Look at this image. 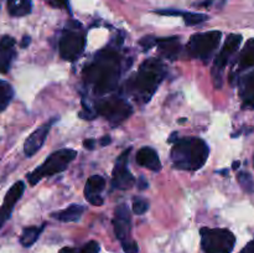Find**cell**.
<instances>
[{
  "label": "cell",
  "instance_id": "cell-19",
  "mask_svg": "<svg viewBox=\"0 0 254 253\" xmlns=\"http://www.w3.org/2000/svg\"><path fill=\"white\" fill-rule=\"evenodd\" d=\"M238 66H240V69H247L254 67V39L248 40L246 46L243 47Z\"/></svg>",
  "mask_w": 254,
  "mask_h": 253
},
{
  "label": "cell",
  "instance_id": "cell-16",
  "mask_svg": "<svg viewBox=\"0 0 254 253\" xmlns=\"http://www.w3.org/2000/svg\"><path fill=\"white\" fill-rule=\"evenodd\" d=\"M136 163L139 165L148 168L153 171H159L161 169V163L159 160L158 153L150 146H143L136 153Z\"/></svg>",
  "mask_w": 254,
  "mask_h": 253
},
{
  "label": "cell",
  "instance_id": "cell-25",
  "mask_svg": "<svg viewBox=\"0 0 254 253\" xmlns=\"http://www.w3.org/2000/svg\"><path fill=\"white\" fill-rule=\"evenodd\" d=\"M183 16H184V20H185V24L189 25V26L198 25L208 19L207 15L200 14V12H183Z\"/></svg>",
  "mask_w": 254,
  "mask_h": 253
},
{
  "label": "cell",
  "instance_id": "cell-40",
  "mask_svg": "<svg viewBox=\"0 0 254 253\" xmlns=\"http://www.w3.org/2000/svg\"><path fill=\"white\" fill-rule=\"evenodd\" d=\"M240 164H241L240 161H235V163H233V165H232V168L236 170V169H238V166H240Z\"/></svg>",
  "mask_w": 254,
  "mask_h": 253
},
{
  "label": "cell",
  "instance_id": "cell-4",
  "mask_svg": "<svg viewBox=\"0 0 254 253\" xmlns=\"http://www.w3.org/2000/svg\"><path fill=\"white\" fill-rule=\"evenodd\" d=\"M76 156L77 151L73 149H60V150L52 153L40 168L27 174V180H29L30 185H36L45 176H52L55 174L64 171Z\"/></svg>",
  "mask_w": 254,
  "mask_h": 253
},
{
  "label": "cell",
  "instance_id": "cell-27",
  "mask_svg": "<svg viewBox=\"0 0 254 253\" xmlns=\"http://www.w3.org/2000/svg\"><path fill=\"white\" fill-rule=\"evenodd\" d=\"M99 243L96 241H91V242L86 243L81 250H76L74 253H99Z\"/></svg>",
  "mask_w": 254,
  "mask_h": 253
},
{
  "label": "cell",
  "instance_id": "cell-15",
  "mask_svg": "<svg viewBox=\"0 0 254 253\" xmlns=\"http://www.w3.org/2000/svg\"><path fill=\"white\" fill-rule=\"evenodd\" d=\"M240 96L243 108L254 109V71L246 74L240 82Z\"/></svg>",
  "mask_w": 254,
  "mask_h": 253
},
{
  "label": "cell",
  "instance_id": "cell-22",
  "mask_svg": "<svg viewBox=\"0 0 254 253\" xmlns=\"http://www.w3.org/2000/svg\"><path fill=\"white\" fill-rule=\"evenodd\" d=\"M12 94H14V91L11 86L7 82L0 79V112H2L9 106L12 99Z\"/></svg>",
  "mask_w": 254,
  "mask_h": 253
},
{
  "label": "cell",
  "instance_id": "cell-32",
  "mask_svg": "<svg viewBox=\"0 0 254 253\" xmlns=\"http://www.w3.org/2000/svg\"><path fill=\"white\" fill-rule=\"evenodd\" d=\"M83 145L86 149H89V150H93L94 145H96V140L94 139H87V140L83 141Z\"/></svg>",
  "mask_w": 254,
  "mask_h": 253
},
{
  "label": "cell",
  "instance_id": "cell-12",
  "mask_svg": "<svg viewBox=\"0 0 254 253\" xmlns=\"http://www.w3.org/2000/svg\"><path fill=\"white\" fill-rule=\"evenodd\" d=\"M25 191V183L24 181H17L14 185L10 188V190L7 191L6 195H5L4 202H2L1 207H0V228L5 225L7 220L11 216L12 210H14V206L17 201L20 200V197L22 196Z\"/></svg>",
  "mask_w": 254,
  "mask_h": 253
},
{
  "label": "cell",
  "instance_id": "cell-20",
  "mask_svg": "<svg viewBox=\"0 0 254 253\" xmlns=\"http://www.w3.org/2000/svg\"><path fill=\"white\" fill-rule=\"evenodd\" d=\"M106 180L101 175H92L87 180L86 188H84V197L93 195H101V191L104 190Z\"/></svg>",
  "mask_w": 254,
  "mask_h": 253
},
{
  "label": "cell",
  "instance_id": "cell-33",
  "mask_svg": "<svg viewBox=\"0 0 254 253\" xmlns=\"http://www.w3.org/2000/svg\"><path fill=\"white\" fill-rule=\"evenodd\" d=\"M240 253H254V240L252 241V242L248 243V245L246 246V247L243 248Z\"/></svg>",
  "mask_w": 254,
  "mask_h": 253
},
{
  "label": "cell",
  "instance_id": "cell-37",
  "mask_svg": "<svg viewBox=\"0 0 254 253\" xmlns=\"http://www.w3.org/2000/svg\"><path fill=\"white\" fill-rule=\"evenodd\" d=\"M55 1L57 2V5H59V6L66 7V9H68V6H69L68 0H55Z\"/></svg>",
  "mask_w": 254,
  "mask_h": 253
},
{
  "label": "cell",
  "instance_id": "cell-36",
  "mask_svg": "<svg viewBox=\"0 0 254 253\" xmlns=\"http://www.w3.org/2000/svg\"><path fill=\"white\" fill-rule=\"evenodd\" d=\"M138 186L140 190H144V189L148 188V181H146L145 179L141 176V178H139V180H138Z\"/></svg>",
  "mask_w": 254,
  "mask_h": 253
},
{
  "label": "cell",
  "instance_id": "cell-10",
  "mask_svg": "<svg viewBox=\"0 0 254 253\" xmlns=\"http://www.w3.org/2000/svg\"><path fill=\"white\" fill-rule=\"evenodd\" d=\"M131 148L124 150L121 155L118 156L116 161V166L112 174V186L119 190H128L135 184V179L131 175L128 169L129 154H130Z\"/></svg>",
  "mask_w": 254,
  "mask_h": 253
},
{
  "label": "cell",
  "instance_id": "cell-1",
  "mask_svg": "<svg viewBox=\"0 0 254 253\" xmlns=\"http://www.w3.org/2000/svg\"><path fill=\"white\" fill-rule=\"evenodd\" d=\"M121 76V56L113 49H104L83 71L84 81L93 86L97 94H106L114 89Z\"/></svg>",
  "mask_w": 254,
  "mask_h": 253
},
{
  "label": "cell",
  "instance_id": "cell-34",
  "mask_svg": "<svg viewBox=\"0 0 254 253\" xmlns=\"http://www.w3.org/2000/svg\"><path fill=\"white\" fill-rule=\"evenodd\" d=\"M30 44H31V37H30V36H27V35H25V36L22 37V40H21V44H20V46H21L22 49H26V47L29 46Z\"/></svg>",
  "mask_w": 254,
  "mask_h": 253
},
{
  "label": "cell",
  "instance_id": "cell-29",
  "mask_svg": "<svg viewBox=\"0 0 254 253\" xmlns=\"http://www.w3.org/2000/svg\"><path fill=\"white\" fill-rule=\"evenodd\" d=\"M15 46V40L10 36H2L0 39V51L5 50H12Z\"/></svg>",
  "mask_w": 254,
  "mask_h": 253
},
{
  "label": "cell",
  "instance_id": "cell-26",
  "mask_svg": "<svg viewBox=\"0 0 254 253\" xmlns=\"http://www.w3.org/2000/svg\"><path fill=\"white\" fill-rule=\"evenodd\" d=\"M149 203L143 198H135L133 201V211L136 215H144L148 211Z\"/></svg>",
  "mask_w": 254,
  "mask_h": 253
},
{
  "label": "cell",
  "instance_id": "cell-9",
  "mask_svg": "<svg viewBox=\"0 0 254 253\" xmlns=\"http://www.w3.org/2000/svg\"><path fill=\"white\" fill-rule=\"evenodd\" d=\"M86 46V37L82 32L64 30L60 39V56L66 61H76Z\"/></svg>",
  "mask_w": 254,
  "mask_h": 253
},
{
  "label": "cell",
  "instance_id": "cell-2",
  "mask_svg": "<svg viewBox=\"0 0 254 253\" xmlns=\"http://www.w3.org/2000/svg\"><path fill=\"white\" fill-rule=\"evenodd\" d=\"M165 76V67L158 59H149L139 67V71L131 76L126 84L129 93L134 94L135 98L146 103L151 99L158 89V86Z\"/></svg>",
  "mask_w": 254,
  "mask_h": 253
},
{
  "label": "cell",
  "instance_id": "cell-13",
  "mask_svg": "<svg viewBox=\"0 0 254 253\" xmlns=\"http://www.w3.org/2000/svg\"><path fill=\"white\" fill-rule=\"evenodd\" d=\"M56 121H57V118L50 119L47 123L42 124L39 129H36V130H35L34 133H32L31 135L26 139V141H25V144H24L25 155L29 156L30 158V156H32L34 154H36L37 151L41 149V146L44 145L45 140H46V136H47V134H49L50 129H51V126H54V123Z\"/></svg>",
  "mask_w": 254,
  "mask_h": 253
},
{
  "label": "cell",
  "instance_id": "cell-7",
  "mask_svg": "<svg viewBox=\"0 0 254 253\" xmlns=\"http://www.w3.org/2000/svg\"><path fill=\"white\" fill-rule=\"evenodd\" d=\"M96 113L106 117L113 126H118L133 113V108L124 98L113 96L99 101L96 104Z\"/></svg>",
  "mask_w": 254,
  "mask_h": 253
},
{
  "label": "cell",
  "instance_id": "cell-31",
  "mask_svg": "<svg viewBox=\"0 0 254 253\" xmlns=\"http://www.w3.org/2000/svg\"><path fill=\"white\" fill-rule=\"evenodd\" d=\"M78 116H79V118H82V119H88V121H91V119L96 118V113H94V112H92L89 107H86V106H84L83 111L79 112Z\"/></svg>",
  "mask_w": 254,
  "mask_h": 253
},
{
  "label": "cell",
  "instance_id": "cell-21",
  "mask_svg": "<svg viewBox=\"0 0 254 253\" xmlns=\"http://www.w3.org/2000/svg\"><path fill=\"white\" fill-rule=\"evenodd\" d=\"M45 226H32V227H26L21 233V237H20V243H21L24 247H31L35 242L37 241V238L40 237L41 232L44 231Z\"/></svg>",
  "mask_w": 254,
  "mask_h": 253
},
{
  "label": "cell",
  "instance_id": "cell-17",
  "mask_svg": "<svg viewBox=\"0 0 254 253\" xmlns=\"http://www.w3.org/2000/svg\"><path fill=\"white\" fill-rule=\"evenodd\" d=\"M84 212V206L77 205V203H72L68 207L64 210L57 211V212L52 213V217L56 220L61 221V222H77L79 221L81 216Z\"/></svg>",
  "mask_w": 254,
  "mask_h": 253
},
{
  "label": "cell",
  "instance_id": "cell-18",
  "mask_svg": "<svg viewBox=\"0 0 254 253\" xmlns=\"http://www.w3.org/2000/svg\"><path fill=\"white\" fill-rule=\"evenodd\" d=\"M31 9V0H7V11L11 16L21 17L29 15Z\"/></svg>",
  "mask_w": 254,
  "mask_h": 253
},
{
  "label": "cell",
  "instance_id": "cell-6",
  "mask_svg": "<svg viewBox=\"0 0 254 253\" xmlns=\"http://www.w3.org/2000/svg\"><path fill=\"white\" fill-rule=\"evenodd\" d=\"M221 37H222L221 31H208L192 35L188 46L189 54L195 59L208 62L220 45Z\"/></svg>",
  "mask_w": 254,
  "mask_h": 253
},
{
  "label": "cell",
  "instance_id": "cell-3",
  "mask_svg": "<svg viewBox=\"0 0 254 253\" xmlns=\"http://www.w3.org/2000/svg\"><path fill=\"white\" fill-rule=\"evenodd\" d=\"M210 149L205 140L196 136L178 139L171 149L174 166L180 170H198L207 161Z\"/></svg>",
  "mask_w": 254,
  "mask_h": 253
},
{
  "label": "cell",
  "instance_id": "cell-30",
  "mask_svg": "<svg viewBox=\"0 0 254 253\" xmlns=\"http://www.w3.org/2000/svg\"><path fill=\"white\" fill-rule=\"evenodd\" d=\"M140 46H143L144 50H150L156 45V37L154 36H145L139 41Z\"/></svg>",
  "mask_w": 254,
  "mask_h": 253
},
{
  "label": "cell",
  "instance_id": "cell-24",
  "mask_svg": "<svg viewBox=\"0 0 254 253\" xmlns=\"http://www.w3.org/2000/svg\"><path fill=\"white\" fill-rule=\"evenodd\" d=\"M237 179L243 190L247 191V192H254V180L250 173H247V171H241V173H238Z\"/></svg>",
  "mask_w": 254,
  "mask_h": 253
},
{
  "label": "cell",
  "instance_id": "cell-28",
  "mask_svg": "<svg viewBox=\"0 0 254 253\" xmlns=\"http://www.w3.org/2000/svg\"><path fill=\"white\" fill-rule=\"evenodd\" d=\"M122 247H123L124 253H138L139 247L136 245V242L131 240H127L122 242Z\"/></svg>",
  "mask_w": 254,
  "mask_h": 253
},
{
  "label": "cell",
  "instance_id": "cell-8",
  "mask_svg": "<svg viewBox=\"0 0 254 253\" xmlns=\"http://www.w3.org/2000/svg\"><path fill=\"white\" fill-rule=\"evenodd\" d=\"M241 44H242V35L240 34H231L230 36L226 40L225 45H223L222 50L220 51V54L217 55L215 60V63H213V69H212V76L213 81H215V86L217 88H221L222 86V71L226 67V64L228 63L231 57L237 52V50L240 49Z\"/></svg>",
  "mask_w": 254,
  "mask_h": 253
},
{
  "label": "cell",
  "instance_id": "cell-14",
  "mask_svg": "<svg viewBox=\"0 0 254 253\" xmlns=\"http://www.w3.org/2000/svg\"><path fill=\"white\" fill-rule=\"evenodd\" d=\"M156 46H158L159 52L166 59H178L180 54L181 45L179 36L170 37H156Z\"/></svg>",
  "mask_w": 254,
  "mask_h": 253
},
{
  "label": "cell",
  "instance_id": "cell-11",
  "mask_svg": "<svg viewBox=\"0 0 254 253\" xmlns=\"http://www.w3.org/2000/svg\"><path fill=\"white\" fill-rule=\"evenodd\" d=\"M113 226L114 233H116L117 238L121 242L129 240L131 228V217L128 206L126 203H121L119 206H117L113 218Z\"/></svg>",
  "mask_w": 254,
  "mask_h": 253
},
{
  "label": "cell",
  "instance_id": "cell-35",
  "mask_svg": "<svg viewBox=\"0 0 254 253\" xmlns=\"http://www.w3.org/2000/svg\"><path fill=\"white\" fill-rule=\"evenodd\" d=\"M111 143H112V139H111V136H109V135H104L103 138L99 140V144H101L102 146H107V145H109Z\"/></svg>",
  "mask_w": 254,
  "mask_h": 253
},
{
  "label": "cell",
  "instance_id": "cell-5",
  "mask_svg": "<svg viewBox=\"0 0 254 253\" xmlns=\"http://www.w3.org/2000/svg\"><path fill=\"white\" fill-rule=\"evenodd\" d=\"M236 237L226 228H202L201 247L205 253H232Z\"/></svg>",
  "mask_w": 254,
  "mask_h": 253
},
{
  "label": "cell",
  "instance_id": "cell-39",
  "mask_svg": "<svg viewBox=\"0 0 254 253\" xmlns=\"http://www.w3.org/2000/svg\"><path fill=\"white\" fill-rule=\"evenodd\" d=\"M178 140V131H174L173 134H171V136L169 138V143H174V140Z\"/></svg>",
  "mask_w": 254,
  "mask_h": 253
},
{
  "label": "cell",
  "instance_id": "cell-23",
  "mask_svg": "<svg viewBox=\"0 0 254 253\" xmlns=\"http://www.w3.org/2000/svg\"><path fill=\"white\" fill-rule=\"evenodd\" d=\"M15 50H5V51H0V73H6L10 68L11 61L14 60Z\"/></svg>",
  "mask_w": 254,
  "mask_h": 253
},
{
  "label": "cell",
  "instance_id": "cell-38",
  "mask_svg": "<svg viewBox=\"0 0 254 253\" xmlns=\"http://www.w3.org/2000/svg\"><path fill=\"white\" fill-rule=\"evenodd\" d=\"M74 252H76V250L71 247H64L60 251V253H74Z\"/></svg>",
  "mask_w": 254,
  "mask_h": 253
}]
</instances>
